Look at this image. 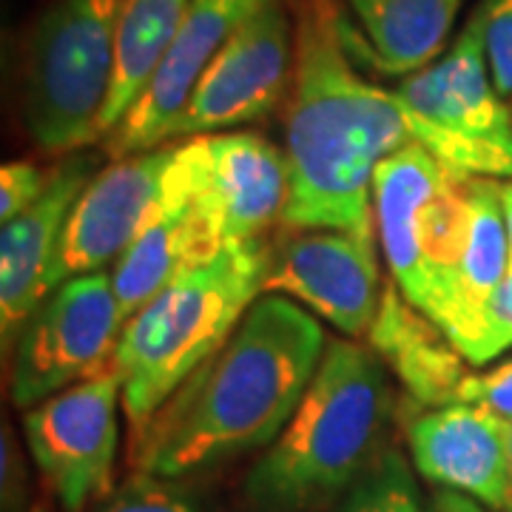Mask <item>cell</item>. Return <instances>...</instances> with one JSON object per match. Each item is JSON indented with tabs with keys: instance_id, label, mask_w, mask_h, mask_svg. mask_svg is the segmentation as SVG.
I'll return each mask as SVG.
<instances>
[{
	"instance_id": "obj_28",
	"label": "cell",
	"mask_w": 512,
	"mask_h": 512,
	"mask_svg": "<svg viewBox=\"0 0 512 512\" xmlns=\"http://www.w3.org/2000/svg\"><path fill=\"white\" fill-rule=\"evenodd\" d=\"M504 436H507V453H510V478H512V421L504 419Z\"/></svg>"
},
{
	"instance_id": "obj_3",
	"label": "cell",
	"mask_w": 512,
	"mask_h": 512,
	"mask_svg": "<svg viewBox=\"0 0 512 512\" xmlns=\"http://www.w3.org/2000/svg\"><path fill=\"white\" fill-rule=\"evenodd\" d=\"M393 416L384 362L356 339H328L285 430L245 478L251 512H313L345 498L382 453Z\"/></svg>"
},
{
	"instance_id": "obj_15",
	"label": "cell",
	"mask_w": 512,
	"mask_h": 512,
	"mask_svg": "<svg viewBox=\"0 0 512 512\" xmlns=\"http://www.w3.org/2000/svg\"><path fill=\"white\" fill-rule=\"evenodd\" d=\"M92 180V157H72L60 163L46 194L0 228V336L6 353L52 293L49 276L63 228L77 197Z\"/></svg>"
},
{
	"instance_id": "obj_22",
	"label": "cell",
	"mask_w": 512,
	"mask_h": 512,
	"mask_svg": "<svg viewBox=\"0 0 512 512\" xmlns=\"http://www.w3.org/2000/svg\"><path fill=\"white\" fill-rule=\"evenodd\" d=\"M106 512H197V507L191 495L177 484V478L137 473Z\"/></svg>"
},
{
	"instance_id": "obj_26",
	"label": "cell",
	"mask_w": 512,
	"mask_h": 512,
	"mask_svg": "<svg viewBox=\"0 0 512 512\" xmlns=\"http://www.w3.org/2000/svg\"><path fill=\"white\" fill-rule=\"evenodd\" d=\"M433 498L439 501V507L444 512H484V507H481L478 501L467 498V495L450 493V490H441V493H436Z\"/></svg>"
},
{
	"instance_id": "obj_18",
	"label": "cell",
	"mask_w": 512,
	"mask_h": 512,
	"mask_svg": "<svg viewBox=\"0 0 512 512\" xmlns=\"http://www.w3.org/2000/svg\"><path fill=\"white\" fill-rule=\"evenodd\" d=\"M379 69L413 74L444 52L461 0H348Z\"/></svg>"
},
{
	"instance_id": "obj_17",
	"label": "cell",
	"mask_w": 512,
	"mask_h": 512,
	"mask_svg": "<svg viewBox=\"0 0 512 512\" xmlns=\"http://www.w3.org/2000/svg\"><path fill=\"white\" fill-rule=\"evenodd\" d=\"M384 365L396 373L416 407H444L456 402L461 382L470 376L467 359L453 348L444 330L404 299L390 279L384 285L376 319L365 336Z\"/></svg>"
},
{
	"instance_id": "obj_9",
	"label": "cell",
	"mask_w": 512,
	"mask_h": 512,
	"mask_svg": "<svg viewBox=\"0 0 512 512\" xmlns=\"http://www.w3.org/2000/svg\"><path fill=\"white\" fill-rule=\"evenodd\" d=\"M180 140L111 160L77 197L66 220L49 291L117 262L163 211L177 177ZM49 293V296H52Z\"/></svg>"
},
{
	"instance_id": "obj_11",
	"label": "cell",
	"mask_w": 512,
	"mask_h": 512,
	"mask_svg": "<svg viewBox=\"0 0 512 512\" xmlns=\"http://www.w3.org/2000/svg\"><path fill=\"white\" fill-rule=\"evenodd\" d=\"M376 234L311 228L268 254L265 293L293 299L345 339H365L384 293Z\"/></svg>"
},
{
	"instance_id": "obj_14",
	"label": "cell",
	"mask_w": 512,
	"mask_h": 512,
	"mask_svg": "<svg viewBox=\"0 0 512 512\" xmlns=\"http://www.w3.org/2000/svg\"><path fill=\"white\" fill-rule=\"evenodd\" d=\"M407 447L416 473L430 484L512 512L504 419L493 410L461 402L430 407L407 424Z\"/></svg>"
},
{
	"instance_id": "obj_23",
	"label": "cell",
	"mask_w": 512,
	"mask_h": 512,
	"mask_svg": "<svg viewBox=\"0 0 512 512\" xmlns=\"http://www.w3.org/2000/svg\"><path fill=\"white\" fill-rule=\"evenodd\" d=\"M52 177H55V168L46 171L26 160L3 165L0 168V225L12 222L26 208H32L52 185Z\"/></svg>"
},
{
	"instance_id": "obj_1",
	"label": "cell",
	"mask_w": 512,
	"mask_h": 512,
	"mask_svg": "<svg viewBox=\"0 0 512 512\" xmlns=\"http://www.w3.org/2000/svg\"><path fill=\"white\" fill-rule=\"evenodd\" d=\"M296 46L288 89L285 157L293 231L336 228L376 234V168L413 143L396 92L367 83L353 66L333 0H296Z\"/></svg>"
},
{
	"instance_id": "obj_16",
	"label": "cell",
	"mask_w": 512,
	"mask_h": 512,
	"mask_svg": "<svg viewBox=\"0 0 512 512\" xmlns=\"http://www.w3.org/2000/svg\"><path fill=\"white\" fill-rule=\"evenodd\" d=\"M202 177L228 248L262 242L265 231L285 220L291 197L288 157L262 134H205Z\"/></svg>"
},
{
	"instance_id": "obj_25",
	"label": "cell",
	"mask_w": 512,
	"mask_h": 512,
	"mask_svg": "<svg viewBox=\"0 0 512 512\" xmlns=\"http://www.w3.org/2000/svg\"><path fill=\"white\" fill-rule=\"evenodd\" d=\"M20 456L9 427L3 430V507L18 512L20 507Z\"/></svg>"
},
{
	"instance_id": "obj_4",
	"label": "cell",
	"mask_w": 512,
	"mask_h": 512,
	"mask_svg": "<svg viewBox=\"0 0 512 512\" xmlns=\"http://www.w3.org/2000/svg\"><path fill=\"white\" fill-rule=\"evenodd\" d=\"M265 242L231 245L211 262L177 276L134 313L109 367L123 384L131 447L185 379L231 339L265 293Z\"/></svg>"
},
{
	"instance_id": "obj_20",
	"label": "cell",
	"mask_w": 512,
	"mask_h": 512,
	"mask_svg": "<svg viewBox=\"0 0 512 512\" xmlns=\"http://www.w3.org/2000/svg\"><path fill=\"white\" fill-rule=\"evenodd\" d=\"M339 512H444L439 501H427L407 458L396 447H384L376 461L350 487Z\"/></svg>"
},
{
	"instance_id": "obj_10",
	"label": "cell",
	"mask_w": 512,
	"mask_h": 512,
	"mask_svg": "<svg viewBox=\"0 0 512 512\" xmlns=\"http://www.w3.org/2000/svg\"><path fill=\"white\" fill-rule=\"evenodd\" d=\"M296 29L285 0H271L225 43L205 69L171 140L222 134L268 117L291 89Z\"/></svg>"
},
{
	"instance_id": "obj_13",
	"label": "cell",
	"mask_w": 512,
	"mask_h": 512,
	"mask_svg": "<svg viewBox=\"0 0 512 512\" xmlns=\"http://www.w3.org/2000/svg\"><path fill=\"white\" fill-rule=\"evenodd\" d=\"M271 0H188L180 32L146 92L131 106L120 126L103 140L111 160L143 154L168 143V131L183 114L205 69L239 29Z\"/></svg>"
},
{
	"instance_id": "obj_6",
	"label": "cell",
	"mask_w": 512,
	"mask_h": 512,
	"mask_svg": "<svg viewBox=\"0 0 512 512\" xmlns=\"http://www.w3.org/2000/svg\"><path fill=\"white\" fill-rule=\"evenodd\" d=\"M393 92L413 143L458 174L512 183V106L495 92L478 12L447 52Z\"/></svg>"
},
{
	"instance_id": "obj_8",
	"label": "cell",
	"mask_w": 512,
	"mask_h": 512,
	"mask_svg": "<svg viewBox=\"0 0 512 512\" xmlns=\"http://www.w3.org/2000/svg\"><path fill=\"white\" fill-rule=\"evenodd\" d=\"M120 404V376L106 367L26 410L23 433L29 453L66 512H80L111 490Z\"/></svg>"
},
{
	"instance_id": "obj_27",
	"label": "cell",
	"mask_w": 512,
	"mask_h": 512,
	"mask_svg": "<svg viewBox=\"0 0 512 512\" xmlns=\"http://www.w3.org/2000/svg\"><path fill=\"white\" fill-rule=\"evenodd\" d=\"M501 194V208H504V222H507V239H510V274H512V183H498Z\"/></svg>"
},
{
	"instance_id": "obj_19",
	"label": "cell",
	"mask_w": 512,
	"mask_h": 512,
	"mask_svg": "<svg viewBox=\"0 0 512 512\" xmlns=\"http://www.w3.org/2000/svg\"><path fill=\"white\" fill-rule=\"evenodd\" d=\"M188 0H123L117 23V63L109 103L103 111V140L146 92L151 77L180 32Z\"/></svg>"
},
{
	"instance_id": "obj_24",
	"label": "cell",
	"mask_w": 512,
	"mask_h": 512,
	"mask_svg": "<svg viewBox=\"0 0 512 512\" xmlns=\"http://www.w3.org/2000/svg\"><path fill=\"white\" fill-rule=\"evenodd\" d=\"M456 402L481 404L495 416L512 421V359H504L484 373H470L458 387Z\"/></svg>"
},
{
	"instance_id": "obj_2",
	"label": "cell",
	"mask_w": 512,
	"mask_h": 512,
	"mask_svg": "<svg viewBox=\"0 0 512 512\" xmlns=\"http://www.w3.org/2000/svg\"><path fill=\"white\" fill-rule=\"evenodd\" d=\"M328 336L293 299L262 293L231 339L151 419L131 447L140 473L180 478L271 447L319 370Z\"/></svg>"
},
{
	"instance_id": "obj_7",
	"label": "cell",
	"mask_w": 512,
	"mask_h": 512,
	"mask_svg": "<svg viewBox=\"0 0 512 512\" xmlns=\"http://www.w3.org/2000/svg\"><path fill=\"white\" fill-rule=\"evenodd\" d=\"M126 316L111 274L72 276L29 319L15 350L12 402L32 410L60 390L106 370Z\"/></svg>"
},
{
	"instance_id": "obj_21",
	"label": "cell",
	"mask_w": 512,
	"mask_h": 512,
	"mask_svg": "<svg viewBox=\"0 0 512 512\" xmlns=\"http://www.w3.org/2000/svg\"><path fill=\"white\" fill-rule=\"evenodd\" d=\"M476 12L495 92L512 100V0H484Z\"/></svg>"
},
{
	"instance_id": "obj_29",
	"label": "cell",
	"mask_w": 512,
	"mask_h": 512,
	"mask_svg": "<svg viewBox=\"0 0 512 512\" xmlns=\"http://www.w3.org/2000/svg\"><path fill=\"white\" fill-rule=\"evenodd\" d=\"M35 512H46V510H40V507H35Z\"/></svg>"
},
{
	"instance_id": "obj_12",
	"label": "cell",
	"mask_w": 512,
	"mask_h": 512,
	"mask_svg": "<svg viewBox=\"0 0 512 512\" xmlns=\"http://www.w3.org/2000/svg\"><path fill=\"white\" fill-rule=\"evenodd\" d=\"M228 245L205 197L202 137L180 140L177 177L163 211L111 268V282L126 322L168 282L220 256Z\"/></svg>"
},
{
	"instance_id": "obj_5",
	"label": "cell",
	"mask_w": 512,
	"mask_h": 512,
	"mask_svg": "<svg viewBox=\"0 0 512 512\" xmlns=\"http://www.w3.org/2000/svg\"><path fill=\"white\" fill-rule=\"evenodd\" d=\"M120 9L123 0H52L40 12L23 74V123L43 151L69 154L103 140Z\"/></svg>"
}]
</instances>
